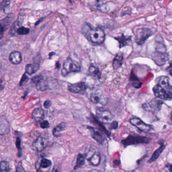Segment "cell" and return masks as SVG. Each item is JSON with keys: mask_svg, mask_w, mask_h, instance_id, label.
<instances>
[{"mask_svg": "<svg viewBox=\"0 0 172 172\" xmlns=\"http://www.w3.org/2000/svg\"><path fill=\"white\" fill-rule=\"evenodd\" d=\"M163 104V102L162 101L155 98L150 102L144 104L143 107L144 109L147 111L157 112L160 110Z\"/></svg>", "mask_w": 172, "mask_h": 172, "instance_id": "cell-9", "label": "cell"}, {"mask_svg": "<svg viewBox=\"0 0 172 172\" xmlns=\"http://www.w3.org/2000/svg\"><path fill=\"white\" fill-rule=\"evenodd\" d=\"M51 165V160L47 159V158H44L43 160H42L41 163L40 164V166L42 168H47Z\"/></svg>", "mask_w": 172, "mask_h": 172, "instance_id": "cell-29", "label": "cell"}, {"mask_svg": "<svg viewBox=\"0 0 172 172\" xmlns=\"http://www.w3.org/2000/svg\"><path fill=\"white\" fill-rule=\"evenodd\" d=\"M47 139L43 136H39L32 144L31 148L35 152H41L47 148Z\"/></svg>", "mask_w": 172, "mask_h": 172, "instance_id": "cell-7", "label": "cell"}, {"mask_svg": "<svg viewBox=\"0 0 172 172\" xmlns=\"http://www.w3.org/2000/svg\"><path fill=\"white\" fill-rule=\"evenodd\" d=\"M16 172H26L21 162H19L17 166Z\"/></svg>", "mask_w": 172, "mask_h": 172, "instance_id": "cell-32", "label": "cell"}, {"mask_svg": "<svg viewBox=\"0 0 172 172\" xmlns=\"http://www.w3.org/2000/svg\"><path fill=\"white\" fill-rule=\"evenodd\" d=\"M89 172H100V171H98V170H95V169H94V170H91V171H89Z\"/></svg>", "mask_w": 172, "mask_h": 172, "instance_id": "cell-40", "label": "cell"}, {"mask_svg": "<svg viewBox=\"0 0 172 172\" xmlns=\"http://www.w3.org/2000/svg\"><path fill=\"white\" fill-rule=\"evenodd\" d=\"M155 48L156 51L165 53H166V47L163 43V41H156V43L155 44Z\"/></svg>", "mask_w": 172, "mask_h": 172, "instance_id": "cell-25", "label": "cell"}, {"mask_svg": "<svg viewBox=\"0 0 172 172\" xmlns=\"http://www.w3.org/2000/svg\"><path fill=\"white\" fill-rule=\"evenodd\" d=\"M39 65L37 63L29 64L26 66V72L29 75L35 73L39 69Z\"/></svg>", "mask_w": 172, "mask_h": 172, "instance_id": "cell-21", "label": "cell"}, {"mask_svg": "<svg viewBox=\"0 0 172 172\" xmlns=\"http://www.w3.org/2000/svg\"><path fill=\"white\" fill-rule=\"evenodd\" d=\"M84 163L85 158L84 156H83L82 154H79L77 158L76 165L74 167V169L77 170L79 168H81L84 165Z\"/></svg>", "mask_w": 172, "mask_h": 172, "instance_id": "cell-26", "label": "cell"}, {"mask_svg": "<svg viewBox=\"0 0 172 172\" xmlns=\"http://www.w3.org/2000/svg\"><path fill=\"white\" fill-rule=\"evenodd\" d=\"M35 84L36 88L39 91H45L48 88L47 81L43 79V77Z\"/></svg>", "mask_w": 172, "mask_h": 172, "instance_id": "cell-23", "label": "cell"}, {"mask_svg": "<svg viewBox=\"0 0 172 172\" xmlns=\"http://www.w3.org/2000/svg\"><path fill=\"white\" fill-rule=\"evenodd\" d=\"M27 79H28L27 76L26 75V74H24V75L23 76L22 78V79H21V80L20 81V85H22L25 81H26Z\"/></svg>", "mask_w": 172, "mask_h": 172, "instance_id": "cell-37", "label": "cell"}, {"mask_svg": "<svg viewBox=\"0 0 172 172\" xmlns=\"http://www.w3.org/2000/svg\"><path fill=\"white\" fill-rule=\"evenodd\" d=\"M17 33L19 35H26L29 33V29L24 27H21L17 29Z\"/></svg>", "mask_w": 172, "mask_h": 172, "instance_id": "cell-30", "label": "cell"}, {"mask_svg": "<svg viewBox=\"0 0 172 172\" xmlns=\"http://www.w3.org/2000/svg\"><path fill=\"white\" fill-rule=\"evenodd\" d=\"M148 138L142 136H130L124 141L123 140V144L125 145H131V144H144V143H148Z\"/></svg>", "mask_w": 172, "mask_h": 172, "instance_id": "cell-11", "label": "cell"}, {"mask_svg": "<svg viewBox=\"0 0 172 172\" xmlns=\"http://www.w3.org/2000/svg\"><path fill=\"white\" fill-rule=\"evenodd\" d=\"M118 127V123H117V122H113L112 123V126H111V127H112V129H116V128H117V127Z\"/></svg>", "mask_w": 172, "mask_h": 172, "instance_id": "cell-38", "label": "cell"}, {"mask_svg": "<svg viewBox=\"0 0 172 172\" xmlns=\"http://www.w3.org/2000/svg\"><path fill=\"white\" fill-rule=\"evenodd\" d=\"M16 146L18 150V157H21L22 156V150L21 148V139L19 137L16 138Z\"/></svg>", "mask_w": 172, "mask_h": 172, "instance_id": "cell-31", "label": "cell"}, {"mask_svg": "<svg viewBox=\"0 0 172 172\" xmlns=\"http://www.w3.org/2000/svg\"><path fill=\"white\" fill-rule=\"evenodd\" d=\"M10 131V126L8 121L5 118L0 117V135L7 134Z\"/></svg>", "mask_w": 172, "mask_h": 172, "instance_id": "cell-15", "label": "cell"}, {"mask_svg": "<svg viewBox=\"0 0 172 172\" xmlns=\"http://www.w3.org/2000/svg\"><path fill=\"white\" fill-rule=\"evenodd\" d=\"M81 70L79 64L74 61L70 58L66 60L63 65V69L62 70V75L66 76L70 73L80 72Z\"/></svg>", "mask_w": 172, "mask_h": 172, "instance_id": "cell-2", "label": "cell"}, {"mask_svg": "<svg viewBox=\"0 0 172 172\" xmlns=\"http://www.w3.org/2000/svg\"><path fill=\"white\" fill-rule=\"evenodd\" d=\"M82 33L84 35L86 33L88 39L94 44L100 45L103 43L105 41L106 35L102 29L92 28L88 23H85L83 26Z\"/></svg>", "mask_w": 172, "mask_h": 172, "instance_id": "cell-1", "label": "cell"}, {"mask_svg": "<svg viewBox=\"0 0 172 172\" xmlns=\"http://www.w3.org/2000/svg\"><path fill=\"white\" fill-rule=\"evenodd\" d=\"M88 129H89L91 136L96 142L98 144H102L105 140V136L104 134L102 133V132L93 127H89Z\"/></svg>", "mask_w": 172, "mask_h": 172, "instance_id": "cell-14", "label": "cell"}, {"mask_svg": "<svg viewBox=\"0 0 172 172\" xmlns=\"http://www.w3.org/2000/svg\"><path fill=\"white\" fill-rule=\"evenodd\" d=\"M123 56L122 53H119L116 56L113 61V67L115 69H118L121 67L123 63Z\"/></svg>", "mask_w": 172, "mask_h": 172, "instance_id": "cell-20", "label": "cell"}, {"mask_svg": "<svg viewBox=\"0 0 172 172\" xmlns=\"http://www.w3.org/2000/svg\"><path fill=\"white\" fill-rule=\"evenodd\" d=\"M52 172H61V168L59 165H56L54 166Z\"/></svg>", "mask_w": 172, "mask_h": 172, "instance_id": "cell-34", "label": "cell"}, {"mask_svg": "<svg viewBox=\"0 0 172 172\" xmlns=\"http://www.w3.org/2000/svg\"><path fill=\"white\" fill-rule=\"evenodd\" d=\"M153 91L156 98L165 100H171L172 99V89H165L158 85H156L153 88Z\"/></svg>", "mask_w": 172, "mask_h": 172, "instance_id": "cell-4", "label": "cell"}, {"mask_svg": "<svg viewBox=\"0 0 172 172\" xmlns=\"http://www.w3.org/2000/svg\"><path fill=\"white\" fill-rule=\"evenodd\" d=\"M96 117L101 123H111L114 118L113 114L110 111L102 108H98L96 110Z\"/></svg>", "mask_w": 172, "mask_h": 172, "instance_id": "cell-3", "label": "cell"}, {"mask_svg": "<svg viewBox=\"0 0 172 172\" xmlns=\"http://www.w3.org/2000/svg\"><path fill=\"white\" fill-rule=\"evenodd\" d=\"M90 100L94 104H100L105 105L107 102V98L105 95L98 92H93L90 95Z\"/></svg>", "mask_w": 172, "mask_h": 172, "instance_id": "cell-12", "label": "cell"}, {"mask_svg": "<svg viewBox=\"0 0 172 172\" xmlns=\"http://www.w3.org/2000/svg\"><path fill=\"white\" fill-rule=\"evenodd\" d=\"M51 102L50 100H46L44 103V107L46 109H49L51 106Z\"/></svg>", "mask_w": 172, "mask_h": 172, "instance_id": "cell-36", "label": "cell"}, {"mask_svg": "<svg viewBox=\"0 0 172 172\" xmlns=\"http://www.w3.org/2000/svg\"><path fill=\"white\" fill-rule=\"evenodd\" d=\"M152 58L158 65L163 66L168 61V55L166 53H162L155 51L152 54Z\"/></svg>", "mask_w": 172, "mask_h": 172, "instance_id": "cell-10", "label": "cell"}, {"mask_svg": "<svg viewBox=\"0 0 172 172\" xmlns=\"http://www.w3.org/2000/svg\"><path fill=\"white\" fill-rule=\"evenodd\" d=\"M152 32L148 28L138 29L136 33V42L139 45H143L150 35Z\"/></svg>", "mask_w": 172, "mask_h": 172, "instance_id": "cell-5", "label": "cell"}, {"mask_svg": "<svg viewBox=\"0 0 172 172\" xmlns=\"http://www.w3.org/2000/svg\"><path fill=\"white\" fill-rule=\"evenodd\" d=\"M66 124L62 123L59 125H57L53 130V134L55 137H59L60 135V133L63 131L65 128Z\"/></svg>", "mask_w": 172, "mask_h": 172, "instance_id": "cell-24", "label": "cell"}, {"mask_svg": "<svg viewBox=\"0 0 172 172\" xmlns=\"http://www.w3.org/2000/svg\"><path fill=\"white\" fill-rule=\"evenodd\" d=\"M10 2L9 1H3L2 2L0 3V9H2L3 7H6L8 5H9Z\"/></svg>", "mask_w": 172, "mask_h": 172, "instance_id": "cell-35", "label": "cell"}, {"mask_svg": "<svg viewBox=\"0 0 172 172\" xmlns=\"http://www.w3.org/2000/svg\"><path fill=\"white\" fill-rule=\"evenodd\" d=\"M89 72L92 76L98 77V78H100V72L98 67L92 65L89 68Z\"/></svg>", "mask_w": 172, "mask_h": 172, "instance_id": "cell-27", "label": "cell"}, {"mask_svg": "<svg viewBox=\"0 0 172 172\" xmlns=\"http://www.w3.org/2000/svg\"><path fill=\"white\" fill-rule=\"evenodd\" d=\"M158 85L165 89H172V86L170 84V78L167 76H162L160 77Z\"/></svg>", "mask_w": 172, "mask_h": 172, "instance_id": "cell-18", "label": "cell"}, {"mask_svg": "<svg viewBox=\"0 0 172 172\" xmlns=\"http://www.w3.org/2000/svg\"><path fill=\"white\" fill-rule=\"evenodd\" d=\"M116 39L118 40L120 44V47H123L125 45H128V44L131 42V37H127L122 35L121 36H119L118 37H116Z\"/></svg>", "mask_w": 172, "mask_h": 172, "instance_id": "cell-19", "label": "cell"}, {"mask_svg": "<svg viewBox=\"0 0 172 172\" xmlns=\"http://www.w3.org/2000/svg\"><path fill=\"white\" fill-rule=\"evenodd\" d=\"M86 84L83 82H79L71 84L68 86V89L70 92L74 93H79L84 92L86 90Z\"/></svg>", "mask_w": 172, "mask_h": 172, "instance_id": "cell-13", "label": "cell"}, {"mask_svg": "<svg viewBox=\"0 0 172 172\" xmlns=\"http://www.w3.org/2000/svg\"><path fill=\"white\" fill-rule=\"evenodd\" d=\"M35 167H36V169H37V171H38L39 170V169L40 167H41V166H40V164H39V163L37 162V164H36V165H35Z\"/></svg>", "mask_w": 172, "mask_h": 172, "instance_id": "cell-39", "label": "cell"}, {"mask_svg": "<svg viewBox=\"0 0 172 172\" xmlns=\"http://www.w3.org/2000/svg\"><path fill=\"white\" fill-rule=\"evenodd\" d=\"M41 127L43 129H47L49 127V124L47 121H43L41 123Z\"/></svg>", "mask_w": 172, "mask_h": 172, "instance_id": "cell-33", "label": "cell"}, {"mask_svg": "<svg viewBox=\"0 0 172 172\" xmlns=\"http://www.w3.org/2000/svg\"><path fill=\"white\" fill-rule=\"evenodd\" d=\"M9 60L12 63L15 65L20 63L22 61V57L20 53L18 51H13L9 56Z\"/></svg>", "mask_w": 172, "mask_h": 172, "instance_id": "cell-17", "label": "cell"}, {"mask_svg": "<svg viewBox=\"0 0 172 172\" xmlns=\"http://www.w3.org/2000/svg\"><path fill=\"white\" fill-rule=\"evenodd\" d=\"M32 118L37 122L43 120L45 118V113L43 110L41 108L35 109L32 113Z\"/></svg>", "mask_w": 172, "mask_h": 172, "instance_id": "cell-16", "label": "cell"}, {"mask_svg": "<svg viewBox=\"0 0 172 172\" xmlns=\"http://www.w3.org/2000/svg\"><path fill=\"white\" fill-rule=\"evenodd\" d=\"M85 157L92 166L96 167L100 164L101 158L100 154L98 152H92V150H90L86 153Z\"/></svg>", "mask_w": 172, "mask_h": 172, "instance_id": "cell-8", "label": "cell"}, {"mask_svg": "<svg viewBox=\"0 0 172 172\" xmlns=\"http://www.w3.org/2000/svg\"><path fill=\"white\" fill-rule=\"evenodd\" d=\"M130 122L132 125L136 127L140 131L143 132H148L152 129V126L144 123L142 119L137 117L132 118L130 120Z\"/></svg>", "mask_w": 172, "mask_h": 172, "instance_id": "cell-6", "label": "cell"}, {"mask_svg": "<svg viewBox=\"0 0 172 172\" xmlns=\"http://www.w3.org/2000/svg\"><path fill=\"white\" fill-rule=\"evenodd\" d=\"M165 148V146L163 144H162L160 146V148L156 150L155 152L153 154L152 156L150 158L148 162L150 163H151L152 162H154V161H155L156 160H157L158 158L160 156V155L163 152Z\"/></svg>", "mask_w": 172, "mask_h": 172, "instance_id": "cell-22", "label": "cell"}, {"mask_svg": "<svg viewBox=\"0 0 172 172\" xmlns=\"http://www.w3.org/2000/svg\"><path fill=\"white\" fill-rule=\"evenodd\" d=\"M9 170V164L7 161L0 163V172H8Z\"/></svg>", "mask_w": 172, "mask_h": 172, "instance_id": "cell-28", "label": "cell"}]
</instances>
